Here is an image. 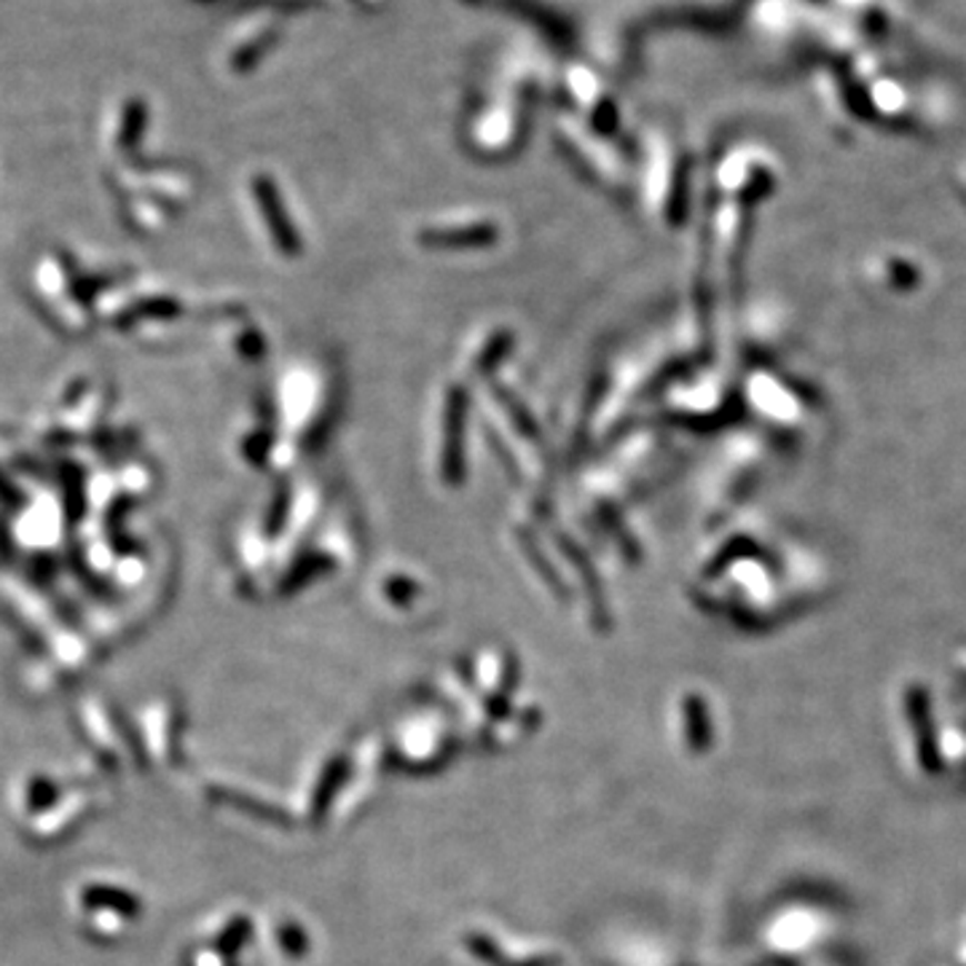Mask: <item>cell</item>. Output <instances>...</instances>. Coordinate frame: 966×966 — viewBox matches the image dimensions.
Instances as JSON below:
<instances>
[{"mask_svg":"<svg viewBox=\"0 0 966 966\" xmlns=\"http://www.w3.org/2000/svg\"><path fill=\"white\" fill-rule=\"evenodd\" d=\"M443 479L454 483L462 475V398L460 392H449L446 416H443Z\"/></svg>","mask_w":966,"mask_h":966,"instance_id":"6da1fadb","label":"cell"},{"mask_svg":"<svg viewBox=\"0 0 966 966\" xmlns=\"http://www.w3.org/2000/svg\"><path fill=\"white\" fill-rule=\"evenodd\" d=\"M494 229L492 225H465V229H427L422 231V242L424 244H435V248H446V244H454V248H470V244H481V242H492L494 240Z\"/></svg>","mask_w":966,"mask_h":966,"instance_id":"7a4b0ae2","label":"cell"}]
</instances>
